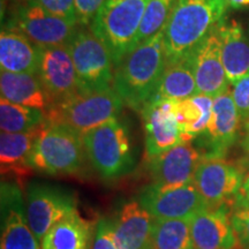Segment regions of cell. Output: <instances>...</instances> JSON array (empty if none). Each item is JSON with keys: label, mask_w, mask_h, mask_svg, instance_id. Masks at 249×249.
<instances>
[{"label": "cell", "mask_w": 249, "mask_h": 249, "mask_svg": "<svg viewBox=\"0 0 249 249\" xmlns=\"http://www.w3.org/2000/svg\"><path fill=\"white\" fill-rule=\"evenodd\" d=\"M225 0H176L164 28L167 61L186 57L224 20Z\"/></svg>", "instance_id": "cell-2"}, {"label": "cell", "mask_w": 249, "mask_h": 249, "mask_svg": "<svg viewBox=\"0 0 249 249\" xmlns=\"http://www.w3.org/2000/svg\"><path fill=\"white\" fill-rule=\"evenodd\" d=\"M77 23L49 13L40 6L29 2L15 15L14 29L26 35L39 49L67 45L77 29Z\"/></svg>", "instance_id": "cell-10"}, {"label": "cell", "mask_w": 249, "mask_h": 249, "mask_svg": "<svg viewBox=\"0 0 249 249\" xmlns=\"http://www.w3.org/2000/svg\"><path fill=\"white\" fill-rule=\"evenodd\" d=\"M30 0H2V5L5 4L6 7H12V9H17V12L23 6L28 5Z\"/></svg>", "instance_id": "cell-37"}, {"label": "cell", "mask_w": 249, "mask_h": 249, "mask_svg": "<svg viewBox=\"0 0 249 249\" xmlns=\"http://www.w3.org/2000/svg\"><path fill=\"white\" fill-rule=\"evenodd\" d=\"M165 65L163 29L130 50L114 68L113 89L124 104L142 111L160 85Z\"/></svg>", "instance_id": "cell-1"}, {"label": "cell", "mask_w": 249, "mask_h": 249, "mask_svg": "<svg viewBox=\"0 0 249 249\" xmlns=\"http://www.w3.org/2000/svg\"><path fill=\"white\" fill-rule=\"evenodd\" d=\"M141 112L148 160H152L179 143L187 142L177 120L174 101H151Z\"/></svg>", "instance_id": "cell-14"}, {"label": "cell", "mask_w": 249, "mask_h": 249, "mask_svg": "<svg viewBox=\"0 0 249 249\" xmlns=\"http://www.w3.org/2000/svg\"><path fill=\"white\" fill-rule=\"evenodd\" d=\"M40 49L14 28L2 29L0 35V67L12 73L37 74Z\"/></svg>", "instance_id": "cell-21"}, {"label": "cell", "mask_w": 249, "mask_h": 249, "mask_svg": "<svg viewBox=\"0 0 249 249\" xmlns=\"http://www.w3.org/2000/svg\"><path fill=\"white\" fill-rule=\"evenodd\" d=\"M124 102L112 88L80 91L62 102L50 105L46 123L64 124L81 135L101 124L118 119Z\"/></svg>", "instance_id": "cell-4"}, {"label": "cell", "mask_w": 249, "mask_h": 249, "mask_svg": "<svg viewBox=\"0 0 249 249\" xmlns=\"http://www.w3.org/2000/svg\"><path fill=\"white\" fill-rule=\"evenodd\" d=\"M174 4L176 0H149L134 40V48L164 29L172 13Z\"/></svg>", "instance_id": "cell-29"}, {"label": "cell", "mask_w": 249, "mask_h": 249, "mask_svg": "<svg viewBox=\"0 0 249 249\" xmlns=\"http://www.w3.org/2000/svg\"><path fill=\"white\" fill-rule=\"evenodd\" d=\"M203 154L189 142H182L150 160L152 185L160 189L193 182Z\"/></svg>", "instance_id": "cell-15"}, {"label": "cell", "mask_w": 249, "mask_h": 249, "mask_svg": "<svg viewBox=\"0 0 249 249\" xmlns=\"http://www.w3.org/2000/svg\"><path fill=\"white\" fill-rule=\"evenodd\" d=\"M46 124L45 111L0 99V128L6 133H28Z\"/></svg>", "instance_id": "cell-27"}, {"label": "cell", "mask_w": 249, "mask_h": 249, "mask_svg": "<svg viewBox=\"0 0 249 249\" xmlns=\"http://www.w3.org/2000/svg\"><path fill=\"white\" fill-rule=\"evenodd\" d=\"M93 233L91 224L75 210L50 229L40 249H91Z\"/></svg>", "instance_id": "cell-23"}, {"label": "cell", "mask_w": 249, "mask_h": 249, "mask_svg": "<svg viewBox=\"0 0 249 249\" xmlns=\"http://www.w3.org/2000/svg\"><path fill=\"white\" fill-rule=\"evenodd\" d=\"M30 2L40 6L55 17L77 23L74 0H30Z\"/></svg>", "instance_id": "cell-32"}, {"label": "cell", "mask_w": 249, "mask_h": 249, "mask_svg": "<svg viewBox=\"0 0 249 249\" xmlns=\"http://www.w3.org/2000/svg\"><path fill=\"white\" fill-rule=\"evenodd\" d=\"M67 46L82 91L112 88L113 58L107 46L91 29H76Z\"/></svg>", "instance_id": "cell-7"}, {"label": "cell", "mask_w": 249, "mask_h": 249, "mask_svg": "<svg viewBox=\"0 0 249 249\" xmlns=\"http://www.w3.org/2000/svg\"><path fill=\"white\" fill-rule=\"evenodd\" d=\"M77 24L86 27L95 18L105 0H74Z\"/></svg>", "instance_id": "cell-34"}, {"label": "cell", "mask_w": 249, "mask_h": 249, "mask_svg": "<svg viewBox=\"0 0 249 249\" xmlns=\"http://www.w3.org/2000/svg\"><path fill=\"white\" fill-rule=\"evenodd\" d=\"M193 249H236V238L227 205L204 208L191 219Z\"/></svg>", "instance_id": "cell-18"}, {"label": "cell", "mask_w": 249, "mask_h": 249, "mask_svg": "<svg viewBox=\"0 0 249 249\" xmlns=\"http://www.w3.org/2000/svg\"><path fill=\"white\" fill-rule=\"evenodd\" d=\"M83 138L64 124L46 123L30 157L31 169L49 176H79L86 166Z\"/></svg>", "instance_id": "cell-3"}, {"label": "cell", "mask_w": 249, "mask_h": 249, "mask_svg": "<svg viewBox=\"0 0 249 249\" xmlns=\"http://www.w3.org/2000/svg\"><path fill=\"white\" fill-rule=\"evenodd\" d=\"M82 138L90 164L105 181L123 178L135 166L129 132L120 120L107 121Z\"/></svg>", "instance_id": "cell-5"}, {"label": "cell", "mask_w": 249, "mask_h": 249, "mask_svg": "<svg viewBox=\"0 0 249 249\" xmlns=\"http://www.w3.org/2000/svg\"><path fill=\"white\" fill-rule=\"evenodd\" d=\"M245 181L241 166L224 157H203L195 171L193 183L209 208L227 205L236 200Z\"/></svg>", "instance_id": "cell-8"}, {"label": "cell", "mask_w": 249, "mask_h": 249, "mask_svg": "<svg viewBox=\"0 0 249 249\" xmlns=\"http://www.w3.org/2000/svg\"><path fill=\"white\" fill-rule=\"evenodd\" d=\"M232 98L238 108L242 123L249 121V74L233 85Z\"/></svg>", "instance_id": "cell-33"}, {"label": "cell", "mask_w": 249, "mask_h": 249, "mask_svg": "<svg viewBox=\"0 0 249 249\" xmlns=\"http://www.w3.org/2000/svg\"><path fill=\"white\" fill-rule=\"evenodd\" d=\"M222 45V60L230 85L249 74V39L244 28L234 20L222 21L217 27Z\"/></svg>", "instance_id": "cell-20"}, {"label": "cell", "mask_w": 249, "mask_h": 249, "mask_svg": "<svg viewBox=\"0 0 249 249\" xmlns=\"http://www.w3.org/2000/svg\"><path fill=\"white\" fill-rule=\"evenodd\" d=\"M149 0H105L90 29L110 50L114 68L134 48Z\"/></svg>", "instance_id": "cell-6"}, {"label": "cell", "mask_w": 249, "mask_h": 249, "mask_svg": "<svg viewBox=\"0 0 249 249\" xmlns=\"http://www.w3.org/2000/svg\"><path fill=\"white\" fill-rule=\"evenodd\" d=\"M91 249H119L113 234V223L110 218H99L93 233Z\"/></svg>", "instance_id": "cell-31"}, {"label": "cell", "mask_w": 249, "mask_h": 249, "mask_svg": "<svg viewBox=\"0 0 249 249\" xmlns=\"http://www.w3.org/2000/svg\"><path fill=\"white\" fill-rule=\"evenodd\" d=\"M213 107V98L202 93L176 102L177 120L187 142L198 138L207 130Z\"/></svg>", "instance_id": "cell-26"}, {"label": "cell", "mask_w": 249, "mask_h": 249, "mask_svg": "<svg viewBox=\"0 0 249 249\" xmlns=\"http://www.w3.org/2000/svg\"><path fill=\"white\" fill-rule=\"evenodd\" d=\"M139 201L155 219L191 220L208 207L193 182L170 189L150 185L143 189Z\"/></svg>", "instance_id": "cell-11"}, {"label": "cell", "mask_w": 249, "mask_h": 249, "mask_svg": "<svg viewBox=\"0 0 249 249\" xmlns=\"http://www.w3.org/2000/svg\"><path fill=\"white\" fill-rule=\"evenodd\" d=\"M151 249H193L191 220L155 219Z\"/></svg>", "instance_id": "cell-28"}, {"label": "cell", "mask_w": 249, "mask_h": 249, "mask_svg": "<svg viewBox=\"0 0 249 249\" xmlns=\"http://www.w3.org/2000/svg\"><path fill=\"white\" fill-rule=\"evenodd\" d=\"M191 55L167 61L151 101H182L197 95ZM150 101V102H151Z\"/></svg>", "instance_id": "cell-24"}, {"label": "cell", "mask_w": 249, "mask_h": 249, "mask_svg": "<svg viewBox=\"0 0 249 249\" xmlns=\"http://www.w3.org/2000/svg\"><path fill=\"white\" fill-rule=\"evenodd\" d=\"M241 121L230 90L214 97L209 124L202 134L204 135V145L209 148L203 157H225L227 150L238 139Z\"/></svg>", "instance_id": "cell-17"}, {"label": "cell", "mask_w": 249, "mask_h": 249, "mask_svg": "<svg viewBox=\"0 0 249 249\" xmlns=\"http://www.w3.org/2000/svg\"><path fill=\"white\" fill-rule=\"evenodd\" d=\"M42 128L28 133L1 132L0 161H1L2 176L13 173L18 177H24L28 173L33 172L30 157Z\"/></svg>", "instance_id": "cell-25"}, {"label": "cell", "mask_w": 249, "mask_h": 249, "mask_svg": "<svg viewBox=\"0 0 249 249\" xmlns=\"http://www.w3.org/2000/svg\"><path fill=\"white\" fill-rule=\"evenodd\" d=\"M225 1L227 6H231V7H234V8L249 5V0H225Z\"/></svg>", "instance_id": "cell-38"}, {"label": "cell", "mask_w": 249, "mask_h": 249, "mask_svg": "<svg viewBox=\"0 0 249 249\" xmlns=\"http://www.w3.org/2000/svg\"><path fill=\"white\" fill-rule=\"evenodd\" d=\"M75 210L76 200L67 189L40 182H33L28 187L27 219L39 245L52 226Z\"/></svg>", "instance_id": "cell-9"}, {"label": "cell", "mask_w": 249, "mask_h": 249, "mask_svg": "<svg viewBox=\"0 0 249 249\" xmlns=\"http://www.w3.org/2000/svg\"><path fill=\"white\" fill-rule=\"evenodd\" d=\"M1 241L0 249H40L27 219L26 203L18 185L1 182Z\"/></svg>", "instance_id": "cell-12"}, {"label": "cell", "mask_w": 249, "mask_h": 249, "mask_svg": "<svg viewBox=\"0 0 249 249\" xmlns=\"http://www.w3.org/2000/svg\"><path fill=\"white\" fill-rule=\"evenodd\" d=\"M37 75L51 99V105L82 91L67 45L40 49Z\"/></svg>", "instance_id": "cell-13"}, {"label": "cell", "mask_w": 249, "mask_h": 249, "mask_svg": "<svg viewBox=\"0 0 249 249\" xmlns=\"http://www.w3.org/2000/svg\"><path fill=\"white\" fill-rule=\"evenodd\" d=\"M217 27L189 53L198 93L213 98L227 91L230 85L222 60Z\"/></svg>", "instance_id": "cell-16"}, {"label": "cell", "mask_w": 249, "mask_h": 249, "mask_svg": "<svg viewBox=\"0 0 249 249\" xmlns=\"http://www.w3.org/2000/svg\"><path fill=\"white\" fill-rule=\"evenodd\" d=\"M238 249H249V207L238 205L231 213Z\"/></svg>", "instance_id": "cell-30"}, {"label": "cell", "mask_w": 249, "mask_h": 249, "mask_svg": "<svg viewBox=\"0 0 249 249\" xmlns=\"http://www.w3.org/2000/svg\"><path fill=\"white\" fill-rule=\"evenodd\" d=\"M245 127H246L245 135H244V139H242L241 147H242V150H244V152H245L246 160H247L249 164V121L245 124Z\"/></svg>", "instance_id": "cell-36"}, {"label": "cell", "mask_w": 249, "mask_h": 249, "mask_svg": "<svg viewBox=\"0 0 249 249\" xmlns=\"http://www.w3.org/2000/svg\"><path fill=\"white\" fill-rule=\"evenodd\" d=\"M0 91L1 98L23 107L46 111L51 105V99L37 74L1 71Z\"/></svg>", "instance_id": "cell-22"}, {"label": "cell", "mask_w": 249, "mask_h": 249, "mask_svg": "<svg viewBox=\"0 0 249 249\" xmlns=\"http://www.w3.org/2000/svg\"><path fill=\"white\" fill-rule=\"evenodd\" d=\"M113 223V234L119 249H151L155 218L140 201L121 205Z\"/></svg>", "instance_id": "cell-19"}, {"label": "cell", "mask_w": 249, "mask_h": 249, "mask_svg": "<svg viewBox=\"0 0 249 249\" xmlns=\"http://www.w3.org/2000/svg\"><path fill=\"white\" fill-rule=\"evenodd\" d=\"M235 202L238 203V205L249 207V174L245 178V181L242 183L241 187V191L239 193Z\"/></svg>", "instance_id": "cell-35"}]
</instances>
